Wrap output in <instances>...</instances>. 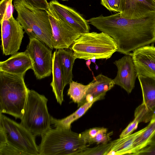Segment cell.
Listing matches in <instances>:
<instances>
[{
	"label": "cell",
	"instance_id": "cell-1",
	"mask_svg": "<svg viewBox=\"0 0 155 155\" xmlns=\"http://www.w3.org/2000/svg\"><path fill=\"white\" fill-rule=\"evenodd\" d=\"M24 77L0 71V113L22 118L28 90Z\"/></svg>",
	"mask_w": 155,
	"mask_h": 155
},
{
	"label": "cell",
	"instance_id": "cell-2",
	"mask_svg": "<svg viewBox=\"0 0 155 155\" xmlns=\"http://www.w3.org/2000/svg\"><path fill=\"white\" fill-rule=\"evenodd\" d=\"M13 3L17 13L16 20L29 39L37 38L52 50V28L48 11L34 8L21 0H15Z\"/></svg>",
	"mask_w": 155,
	"mask_h": 155
},
{
	"label": "cell",
	"instance_id": "cell-3",
	"mask_svg": "<svg viewBox=\"0 0 155 155\" xmlns=\"http://www.w3.org/2000/svg\"><path fill=\"white\" fill-rule=\"evenodd\" d=\"M41 136L40 155H77L88 146L81 134L71 128H51Z\"/></svg>",
	"mask_w": 155,
	"mask_h": 155
},
{
	"label": "cell",
	"instance_id": "cell-4",
	"mask_svg": "<svg viewBox=\"0 0 155 155\" xmlns=\"http://www.w3.org/2000/svg\"><path fill=\"white\" fill-rule=\"evenodd\" d=\"M70 48L75 58L107 59L117 51V44L106 33L95 32L82 33L75 40Z\"/></svg>",
	"mask_w": 155,
	"mask_h": 155
},
{
	"label": "cell",
	"instance_id": "cell-5",
	"mask_svg": "<svg viewBox=\"0 0 155 155\" xmlns=\"http://www.w3.org/2000/svg\"><path fill=\"white\" fill-rule=\"evenodd\" d=\"M47 98L28 89L24 113L20 124L35 136H41L50 129L51 116L47 107Z\"/></svg>",
	"mask_w": 155,
	"mask_h": 155
},
{
	"label": "cell",
	"instance_id": "cell-6",
	"mask_svg": "<svg viewBox=\"0 0 155 155\" xmlns=\"http://www.w3.org/2000/svg\"><path fill=\"white\" fill-rule=\"evenodd\" d=\"M0 115V130L5 135V142L22 151L25 155H40L39 146L35 141L36 136L20 124L2 113Z\"/></svg>",
	"mask_w": 155,
	"mask_h": 155
},
{
	"label": "cell",
	"instance_id": "cell-7",
	"mask_svg": "<svg viewBox=\"0 0 155 155\" xmlns=\"http://www.w3.org/2000/svg\"><path fill=\"white\" fill-rule=\"evenodd\" d=\"M25 51L32 62V69L37 79L50 75L52 71V49L37 38L29 39Z\"/></svg>",
	"mask_w": 155,
	"mask_h": 155
},
{
	"label": "cell",
	"instance_id": "cell-8",
	"mask_svg": "<svg viewBox=\"0 0 155 155\" xmlns=\"http://www.w3.org/2000/svg\"><path fill=\"white\" fill-rule=\"evenodd\" d=\"M47 11L52 28L53 48L56 50L69 48L82 33L59 18L50 8Z\"/></svg>",
	"mask_w": 155,
	"mask_h": 155
},
{
	"label": "cell",
	"instance_id": "cell-9",
	"mask_svg": "<svg viewBox=\"0 0 155 155\" xmlns=\"http://www.w3.org/2000/svg\"><path fill=\"white\" fill-rule=\"evenodd\" d=\"M0 23L3 54L6 56L12 55L20 49L24 37V29L13 16L9 19Z\"/></svg>",
	"mask_w": 155,
	"mask_h": 155
},
{
	"label": "cell",
	"instance_id": "cell-10",
	"mask_svg": "<svg viewBox=\"0 0 155 155\" xmlns=\"http://www.w3.org/2000/svg\"><path fill=\"white\" fill-rule=\"evenodd\" d=\"M117 69V75L113 79L115 84L130 93L135 87L138 75L132 57L130 53L114 62Z\"/></svg>",
	"mask_w": 155,
	"mask_h": 155
},
{
	"label": "cell",
	"instance_id": "cell-11",
	"mask_svg": "<svg viewBox=\"0 0 155 155\" xmlns=\"http://www.w3.org/2000/svg\"><path fill=\"white\" fill-rule=\"evenodd\" d=\"M130 54L138 76L155 78V46L153 44L137 48Z\"/></svg>",
	"mask_w": 155,
	"mask_h": 155
},
{
	"label": "cell",
	"instance_id": "cell-12",
	"mask_svg": "<svg viewBox=\"0 0 155 155\" xmlns=\"http://www.w3.org/2000/svg\"><path fill=\"white\" fill-rule=\"evenodd\" d=\"M49 5L50 9L55 15L81 33L89 32L88 21L74 9L61 4L57 0H51Z\"/></svg>",
	"mask_w": 155,
	"mask_h": 155
},
{
	"label": "cell",
	"instance_id": "cell-13",
	"mask_svg": "<svg viewBox=\"0 0 155 155\" xmlns=\"http://www.w3.org/2000/svg\"><path fill=\"white\" fill-rule=\"evenodd\" d=\"M119 13L129 19L142 18L155 13V3L152 0H121Z\"/></svg>",
	"mask_w": 155,
	"mask_h": 155
},
{
	"label": "cell",
	"instance_id": "cell-14",
	"mask_svg": "<svg viewBox=\"0 0 155 155\" xmlns=\"http://www.w3.org/2000/svg\"><path fill=\"white\" fill-rule=\"evenodd\" d=\"M32 67V61L25 51L17 52L6 60L0 62V71L16 74L24 75Z\"/></svg>",
	"mask_w": 155,
	"mask_h": 155
},
{
	"label": "cell",
	"instance_id": "cell-15",
	"mask_svg": "<svg viewBox=\"0 0 155 155\" xmlns=\"http://www.w3.org/2000/svg\"><path fill=\"white\" fill-rule=\"evenodd\" d=\"M143 101L148 114L152 119L155 116V78L138 75Z\"/></svg>",
	"mask_w": 155,
	"mask_h": 155
},
{
	"label": "cell",
	"instance_id": "cell-16",
	"mask_svg": "<svg viewBox=\"0 0 155 155\" xmlns=\"http://www.w3.org/2000/svg\"><path fill=\"white\" fill-rule=\"evenodd\" d=\"M85 98L90 101L101 97L103 99L106 92L114 86L113 79L102 74L93 76V79L89 83Z\"/></svg>",
	"mask_w": 155,
	"mask_h": 155
},
{
	"label": "cell",
	"instance_id": "cell-17",
	"mask_svg": "<svg viewBox=\"0 0 155 155\" xmlns=\"http://www.w3.org/2000/svg\"><path fill=\"white\" fill-rule=\"evenodd\" d=\"M52 80L50 85L57 102L61 105L64 100V86L63 76L60 64L57 50L52 55Z\"/></svg>",
	"mask_w": 155,
	"mask_h": 155
},
{
	"label": "cell",
	"instance_id": "cell-18",
	"mask_svg": "<svg viewBox=\"0 0 155 155\" xmlns=\"http://www.w3.org/2000/svg\"><path fill=\"white\" fill-rule=\"evenodd\" d=\"M57 50L65 87L73 81L72 69L75 59L70 48Z\"/></svg>",
	"mask_w": 155,
	"mask_h": 155
},
{
	"label": "cell",
	"instance_id": "cell-19",
	"mask_svg": "<svg viewBox=\"0 0 155 155\" xmlns=\"http://www.w3.org/2000/svg\"><path fill=\"white\" fill-rule=\"evenodd\" d=\"M146 128V127L134 133L113 140L111 150L115 151L116 155H129L135 140L143 133Z\"/></svg>",
	"mask_w": 155,
	"mask_h": 155
},
{
	"label": "cell",
	"instance_id": "cell-20",
	"mask_svg": "<svg viewBox=\"0 0 155 155\" xmlns=\"http://www.w3.org/2000/svg\"><path fill=\"white\" fill-rule=\"evenodd\" d=\"M97 101L95 100L91 102H85L73 113L63 119H57L51 116V124L55 127L71 128V124L84 115Z\"/></svg>",
	"mask_w": 155,
	"mask_h": 155
},
{
	"label": "cell",
	"instance_id": "cell-21",
	"mask_svg": "<svg viewBox=\"0 0 155 155\" xmlns=\"http://www.w3.org/2000/svg\"><path fill=\"white\" fill-rule=\"evenodd\" d=\"M150 121L146 130L135 140L129 155H134L147 146L149 140L155 131V116Z\"/></svg>",
	"mask_w": 155,
	"mask_h": 155
},
{
	"label": "cell",
	"instance_id": "cell-22",
	"mask_svg": "<svg viewBox=\"0 0 155 155\" xmlns=\"http://www.w3.org/2000/svg\"><path fill=\"white\" fill-rule=\"evenodd\" d=\"M68 95L73 101L80 107L84 103V100L89 84L85 85L72 81L70 83Z\"/></svg>",
	"mask_w": 155,
	"mask_h": 155
},
{
	"label": "cell",
	"instance_id": "cell-23",
	"mask_svg": "<svg viewBox=\"0 0 155 155\" xmlns=\"http://www.w3.org/2000/svg\"><path fill=\"white\" fill-rule=\"evenodd\" d=\"M113 143L112 141L109 143L101 144L92 148L86 147L77 155H107L111 150Z\"/></svg>",
	"mask_w": 155,
	"mask_h": 155
},
{
	"label": "cell",
	"instance_id": "cell-24",
	"mask_svg": "<svg viewBox=\"0 0 155 155\" xmlns=\"http://www.w3.org/2000/svg\"><path fill=\"white\" fill-rule=\"evenodd\" d=\"M13 0H1L0 2V22L10 18L12 16Z\"/></svg>",
	"mask_w": 155,
	"mask_h": 155
},
{
	"label": "cell",
	"instance_id": "cell-25",
	"mask_svg": "<svg viewBox=\"0 0 155 155\" xmlns=\"http://www.w3.org/2000/svg\"><path fill=\"white\" fill-rule=\"evenodd\" d=\"M107 129L103 127L97 135L90 141L89 144L96 143L97 144H106L110 140V137L113 135V131L107 133Z\"/></svg>",
	"mask_w": 155,
	"mask_h": 155
},
{
	"label": "cell",
	"instance_id": "cell-26",
	"mask_svg": "<svg viewBox=\"0 0 155 155\" xmlns=\"http://www.w3.org/2000/svg\"><path fill=\"white\" fill-rule=\"evenodd\" d=\"M25 155V154L6 142L0 143V155Z\"/></svg>",
	"mask_w": 155,
	"mask_h": 155
},
{
	"label": "cell",
	"instance_id": "cell-27",
	"mask_svg": "<svg viewBox=\"0 0 155 155\" xmlns=\"http://www.w3.org/2000/svg\"><path fill=\"white\" fill-rule=\"evenodd\" d=\"M23 2L34 8L48 11L49 3L47 0H21Z\"/></svg>",
	"mask_w": 155,
	"mask_h": 155
},
{
	"label": "cell",
	"instance_id": "cell-28",
	"mask_svg": "<svg viewBox=\"0 0 155 155\" xmlns=\"http://www.w3.org/2000/svg\"><path fill=\"white\" fill-rule=\"evenodd\" d=\"M103 127H95L90 128L81 133L82 137L87 143H89L90 141L102 129Z\"/></svg>",
	"mask_w": 155,
	"mask_h": 155
},
{
	"label": "cell",
	"instance_id": "cell-29",
	"mask_svg": "<svg viewBox=\"0 0 155 155\" xmlns=\"http://www.w3.org/2000/svg\"><path fill=\"white\" fill-rule=\"evenodd\" d=\"M101 4L110 11L119 12L121 0H101Z\"/></svg>",
	"mask_w": 155,
	"mask_h": 155
},
{
	"label": "cell",
	"instance_id": "cell-30",
	"mask_svg": "<svg viewBox=\"0 0 155 155\" xmlns=\"http://www.w3.org/2000/svg\"><path fill=\"white\" fill-rule=\"evenodd\" d=\"M147 147L140 150L134 155H155V143L149 144Z\"/></svg>",
	"mask_w": 155,
	"mask_h": 155
},
{
	"label": "cell",
	"instance_id": "cell-31",
	"mask_svg": "<svg viewBox=\"0 0 155 155\" xmlns=\"http://www.w3.org/2000/svg\"><path fill=\"white\" fill-rule=\"evenodd\" d=\"M151 143H155V131L149 140L148 145Z\"/></svg>",
	"mask_w": 155,
	"mask_h": 155
},
{
	"label": "cell",
	"instance_id": "cell-32",
	"mask_svg": "<svg viewBox=\"0 0 155 155\" xmlns=\"http://www.w3.org/2000/svg\"><path fill=\"white\" fill-rule=\"evenodd\" d=\"M91 59H88L86 60V64L88 68V69L92 72L93 76H94V73L92 71L90 67V65L91 63Z\"/></svg>",
	"mask_w": 155,
	"mask_h": 155
},
{
	"label": "cell",
	"instance_id": "cell-33",
	"mask_svg": "<svg viewBox=\"0 0 155 155\" xmlns=\"http://www.w3.org/2000/svg\"><path fill=\"white\" fill-rule=\"evenodd\" d=\"M91 62L95 64V65L97 64L95 62L96 61V59H91Z\"/></svg>",
	"mask_w": 155,
	"mask_h": 155
},
{
	"label": "cell",
	"instance_id": "cell-34",
	"mask_svg": "<svg viewBox=\"0 0 155 155\" xmlns=\"http://www.w3.org/2000/svg\"><path fill=\"white\" fill-rule=\"evenodd\" d=\"M98 68V66L97 64L95 65V69H96V70H97Z\"/></svg>",
	"mask_w": 155,
	"mask_h": 155
},
{
	"label": "cell",
	"instance_id": "cell-35",
	"mask_svg": "<svg viewBox=\"0 0 155 155\" xmlns=\"http://www.w3.org/2000/svg\"><path fill=\"white\" fill-rule=\"evenodd\" d=\"M61 0L62 1H68L69 0Z\"/></svg>",
	"mask_w": 155,
	"mask_h": 155
},
{
	"label": "cell",
	"instance_id": "cell-36",
	"mask_svg": "<svg viewBox=\"0 0 155 155\" xmlns=\"http://www.w3.org/2000/svg\"><path fill=\"white\" fill-rule=\"evenodd\" d=\"M155 3V0H152Z\"/></svg>",
	"mask_w": 155,
	"mask_h": 155
}]
</instances>
